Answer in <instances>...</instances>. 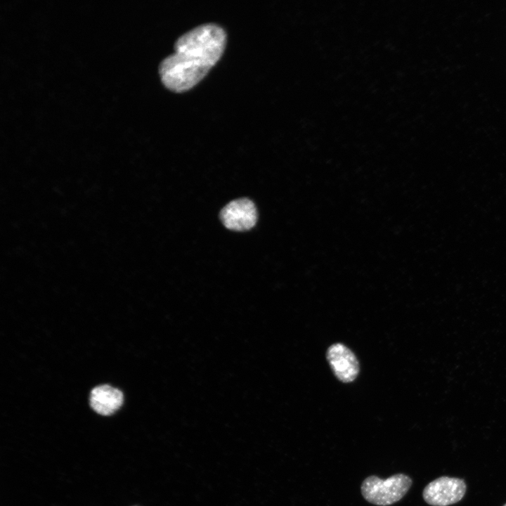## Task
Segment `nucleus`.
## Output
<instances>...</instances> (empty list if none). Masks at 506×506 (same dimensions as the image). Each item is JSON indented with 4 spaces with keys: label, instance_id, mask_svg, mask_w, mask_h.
Listing matches in <instances>:
<instances>
[{
    "label": "nucleus",
    "instance_id": "0eeeda50",
    "mask_svg": "<svg viewBox=\"0 0 506 506\" xmlns=\"http://www.w3.org/2000/svg\"><path fill=\"white\" fill-rule=\"evenodd\" d=\"M503 506H506V504H505Z\"/></svg>",
    "mask_w": 506,
    "mask_h": 506
},
{
    "label": "nucleus",
    "instance_id": "f03ea898",
    "mask_svg": "<svg viewBox=\"0 0 506 506\" xmlns=\"http://www.w3.org/2000/svg\"><path fill=\"white\" fill-rule=\"evenodd\" d=\"M411 478L404 474H394L386 479L372 475L365 478L361 486L363 497L368 502L379 506L392 505L409 491Z\"/></svg>",
    "mask_w": 506,
    "mask_h": 506
},
{
    "label": "nucleus",
    "instance_id": "423d86ee",
    "mask_svg": "<svg viewBox=\"0 0 506 506\" xmlns=\"http://www.w3.org/2000/svg\"><path fill=\"white\" fill-rule=\"evenodd\" d=\"M123 403V392L110 384L96 386L90 391V406L98 415H111L122 407Z\"/></svg>",
    "mask_w": 506,
    "mask_h": 506
},
{
    "label": "nucleus",
    "instance_id": "7ed1b4c3",
    "mask_svg": "<svg viewBox=\"0 0 506 506\" xmlns=\"http://www.w3.org/2000/svg\"><path fill=\"white\" fill-rule=\"evenodd\" d=\"M464 479L440 476L429 482L422 491L424 500L432 506H448L464 497L466 492Z\"/></svg>",
    "mask_w": 506,
    "mask_h": 506
},
{
    "label": "nucleus",
    "instance_id": "f257e3e1",
    "mask_svg": "<svg viewBox=\"0 0 506 506\" xmlns=\"http://www.w3.org/2000/svg\"><path fill=\"white\" fill-rule=\"evenodd\" d=\"M226 37L224 30L215 23L200 25L180 36L174 52L160 65L164 84L176 92L193 87L222 55Z\"/></svg>",
    "mask_w": 506,
    "mask_h": 506
},
{
    "label": "nucleus",
    "instance_id": "20e7f679",
    "mask_svg": "<svg viewBox=\"0 0 506 506\" xmlns=\"http://www.w3.org/2000/svg\"><path fill=\"white\" fill-rule=\"evenodd\" d=\"M223 225L233 231H247L257 223V212L254 204L247 198L231 201L221 211Z\"/></svg>",
    "mask_w": 506,
    "mask_h": 506
},
{
    "label": "nucleus",
    "instance_id": "39448f33",
    "mask_svg": "<svg viewBox=\"0 0 506 506\" xmlns=\"http://www.w3.org/2000/svg\"><path fill=\"white\" fill-rule=\"evenodd\" d=\"M327 359L337 378L344 383L353 382L359 372L355 354L345 345L335 343L327 351Z\"/></svg>",
    "mask_w": 506,
    "mask_h": 506
}]
</instances>
